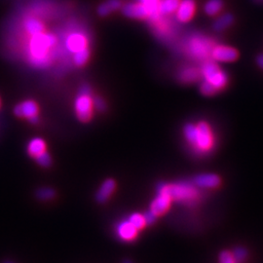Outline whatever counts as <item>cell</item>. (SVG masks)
Here are the masks:
<instances>
[{
    "mask_svg": "<svg viewBox=\"0 0 263 263\" xmlns=\"http://www.w3.org/2000/svg\"><path fill=\"white\" fill-rule=\"evenodd\" d=\"M36 195L39 199L47 201V200H50V199L54 198L55 191L53 189H51V188H41V189H39L37 191Z\"/></svg>",
    "mask_w": 263,
    "mask_h": 263,
    "instance_id": "cell-27",
    "label": "cell"
},
{
    "mask_svg": "<svg viewBox=\"0 0 263 263\" xmlns=\"http://www.w3.org/2000/svg\"><path fill=\"white\" fill-rule=\"evenodd\" d=\"M0 105H1V102H0Z\"/></svg>",
    "mask_w": 263,
    "mask_h": 263,
    "instance_id": "cell-35",
    "label": "cell"
},
{
    "mask_svg": "<svg viewBox=\"0 0 263 263\" xmlns=\"http://www.w3.org/2000/svg\"><path fill=\"white\" fill-rule=\"evenodd\" d=\"M132 263L131 262H130V261H128V260H127V261H125V262H124V263Z\"/></svg>",
    "mask_w": 263,
    "mask_h": 263,
    "instance_id": "cell-34",
    "label": "cell"
},
{
    "mask_svg": "<svg viewBox=\"0 0 263 263\" xmlns=\"http://www.w3.org/2000/svg\"><path fill=\"white\" fill-rule=\"evenodd\" d=\"M181 0H162L158 4L159 15H170L177 11Z\"/></svg>",
    "mask_w": 263,
    "mask_h": 263,
    "instance_id": "cell-19",
    "label": "cell"
},
{
    "mask_svg": "<svg viewBox=\"0 0 263 263\" xmlns=\"http://www.w3.org/2000/svg\"><path fill=\"white\" fill-rule=\"evenodd\" d=\"M222 6V0H208L205 5V12L209 16H215L221 11Z\"/></svg>",
    "mask_w": 263,
    "mask_h": 263,
    "instance_id": "cell-22",
    "label": "cell"
},
{
    "mask_svg": "<svg viewBox=\"0 0 263 263\" xmlns=\"http://www.w3.org/2000/svg\"><path fill=\"white\" fill-rule=\"evenodd\" d=\"M117 236L124 242H131L135 239L137 230L132 225L131 222L126 219L120 221L116 226Z\"/></svg>",
    "mask_w": 263,
    "mask_h": 263,
    "instance_id": "cell-13",
    "label": "cell"
},
{
    "mask_svg": "<svg viewBox=\"0 0 263 263\" xmlns=\"http://www.w3.org/2000/svg\"><path fill=\"white\" fill-rule=\"evenodd\" d=\"M143 217H144V220H145V224L151 225V224H153L155 222L157 215H155L151 210H149V211H147V212H145L143 214Z\"/></svg>",
    "mask_w": 263,
    "mask_h": 263,
    "instance_id": "cell-32",
    "label": "cell"
},
{
    "mask_svg": "<svg viewBox=\"0 0 263 263\" xmlns=\"http://www.w3.org/2000/svg\"><path fill=\"white\" fill-rule=\"evenodd\" d=\"M57 44V37L52 33H39L30 36L27 56L33 66L44 67L50 62V50Z\"/></svg>",
    "mask_w": 263,
    "mask_h": 263,
    "instance_id": "cell-1",
    "label": "cell"
},
{
    "mask_svg": "<svg viewBox=\"0 0 263 263\" xmlns=\"http://www.w3.org/2000/svg\"><path fill=\"white\" fill-rule=\"evenodd\" d=\"M65 46L67 51L73 54L80 50L88 48L87 36L82 32H78V31L71 32L66 37Z\"/></svg>",
    "mask_w": 263,
    "mask_h": 263,
    "instance_id": "cell-7",
    "label": "cell"
},
{
    "mask_svg": "<svg viewBox=\"0 0 263 263\" xmlns=\"http://www.w3.org/2000/svg\"><path fill=\"white\" fill-rule=\"evenodd\" d=\"M90 57V51L88 48L80 50L73 54V62L76 66H81L85 65Z\"/></svg>",
    "mask_w": 263,
    "mask_h": 263,
    "instance_id": "cell-24",
    "label": "cell"
},
{
    "mask_svg": "<svg viewBox=\"0 0 263 263\" xmlns=\"http://www.w3.org/2000/svg\"><path fill=\"white\" fill-rule=\"evenodd\" d=\"M219 263H237L232 253L230 252H222L219 256Z\"/></svg>",
    "mask_w": 263,
    "mask_h": 263,
    "instance_id": "cell-30",
    "label": "cell"
},
{
    "mask_svg": "<svg viewBox=\"0 0 263 263\" xmlns=\"http://www.w3.org/2000/svg\"><path fill=\"white\" fill-rule=\"evenodd\" d=\"M158 192L167 194L171 200L187 204L195 203L199 198L197 188L189 183H178L173 184H161L158 186Z\"/></svg>",
    "mask_w": 263,
    "mask_h": 263,
    "instance_id": "cell-2",
    "label": "cell"
},
{
    "mask_svg": "<svg viewBox=\"0 0 263 263\" xmlns=\"http://www.w3.org/2000/svg\"><path fill=\"white\" fill-rule=\"evenodd\" d=\"M214 145V136L211 128L206 122H200L196 125L195 139L192 143V147L198 153H208Z\"/></svg>",
    "mask_w": 263,
    "mask_h": 263,
    "instance_id": "cell-6",
    "label": "cell"
},
{
    "mask_svg": "<svg viewBox=\"0 0 263 263\" xmlns=\"http://www.w3.org/2000/svg\"></svg>",
    "mask_w": 263,
    "mask_h": 263,
    "instance_id": "cell-36",
    "label": "cell"
},
{
    "mask_svg": "<svg viewBox=\"0 0 263 263\" xmlns=\"http://www.w3.org/2000/svg\"><path fill=\"white\" fill-rule=\"evenodd\" d=\"M196 5L194 0H182L176 11L177 19L182 23H186L194 16Z\"/></svg>",
    "mask_w": 263,
    "mask_h": 263,
    "instance_id": "cell-10",
    "label": "cell"
},
{
    "mask_svg": "<svg viewBox=\"0 0 263 263\" xmlns=\"http://www.w3.org/2000/svg\"><path fill=\"white\" fill-rule=\"evenodd\" d=\"M210 57L220 63H231L238 58V52L229 46L214 45Z\"/></svg>",
    "mask_w": 263,
    "mask_h": 263,
    "instance_id": "cell-8",
    "label": "cell"
},
{
    "mask_svg": "<svg viewBox=\"0 0 263 263\" xmlns=\"http://www.w3.org/2000/svg\"><path fill=\"white\" fill-rule=\"evenodd\" d=\"M75 111L77 117L82 122H87L92 118L93 115V97L91 88L87 84H83L80 87L79 95L75 100Z\"/></svg>",
    "mask_w": 263,
    "mask_h": 263,
    "instance_id": "cell-4",
    "label": "cell"
},
{
    "mask_svg": "<svg viewBox=\"0 0 263 263\" xmlns=\"http://www.w3.org/2000/svg\"><path fill=\"white\" fill-rule=\"evenodd\" d=\"M219 178L213 174L200 175L195 179V184L201 188H215L219 185Z\"/></svg>",
    "mask_w": 263,
    "mask_h": 263,
    "instance_id": "cell-15",
    "label": "cell"
},
{
    "mask_svg": "<svg viewBox=\"0 0 263 263\" xmlns=\"http://www.w3.org/2000/svg\"><path fill=\"white\" fill-rule=\"evenodd\" d=\"M46 151L45 141L40 137L32 138L27 144V152L31 157H37L41 153Z\"/></svg>",
    "mask_w": 263,
    "mask_h": 263,
    "instance_id": "cell-18",
    "label": "cell"
},
{
    "mask_svg": "<svg viewBox=\"0 0 263 263\" xmlns=\"http://www.w3.org/2000/svg\"><path fill=\"white\" fill-rule=\"evenodd\" d=\"M125 16L133 19H147L150 18V12L142 3H129L123 7Z\"/></svg>",
    "mask_w": 263,
    "mask_h": 263,
    "instance_id": "cell-11",
    "label": "cell"
},
{
    "mask_svg": "<svg viewBox=\"0 0 263 263\" xmlns=\"http://www.w3.org/2000/svg\"><path fill=\"white\" fill-rule=\"evenodd\" d=\"M200 89H201L202 94L205 95V96H212V95H214L217 92V90L211 84H210L209 82H207L205 80L201 84Z\"/></svg>",
    "mask_w": 263,
    "mask_h": 263,
    "instance_id": "cell-26",
    "label": "cell"
},
{
    "mask_svg": "<svg viewBox=\"0 0 263 263\" xmlns=\"http://www.w3.org/2000/svg\"><path fill=\"white\" fill-rule=\"evenodd\" d=\"M214 43L211 39L203 35L191 36L185 44V51L188 56L197 61H207L211 55Z\"/></svg>",
    "mask_w": 263,
    "mask_h": 263,
    "instance_id": "cell-3",
    "label": "cell"
},
{
    "mask_svg": "<svg viewBox=\"0 0 263 263\" xmlns=\"http://www.w3.org/2000/svg\"><path fill=\"white\" fill-rule=\"evenodd\" d=\"M200 77H201V71L195 66H185L179 73V78L184 83L196 82L200 79Z\"/></svg>",
    "mask_w": 263,
    "mask_h": 263,
    "instance_id": "cell-16",
    "label": "cell"
},
{
    "mask_svg": "<svg viewBox=\"0 0 263 263\" xmlns=\"http://www.w3.org/2000/svg\"><path fill=\"white\" fill-rule=\"evenodd\" d=\"M35 160L42 167H49L51 165V157L46 151L35 157Z\"/></svg>",
    "mask_w": 263,
    "mask_h": 263,
    "instance_id": "cell-28",
    "label": "cell"
},
{
    "mask_svg": "<svg viewBox=\"0 0 263 263\" xmlns=\"http://www.w3.org/2000/svg\"><path fill=\"white\" fill-rule=\"evenodd\" d=\"M258 64H259V66H261L263 69V55H261V56L258 58Z\"/></svg>",
    "mask_w": 263,
    "mask_h": 263,
    "instance_id": "cell-33",
    "label": "cell"
},
{
    "mask_svg": "<svg viewBox=\"0 0 263 263\" xmlns=\"http://www.w3.org/2000/svg\"><path fill=\"white\" fill-rule=\"evenodd\" d=\"M233 23V17L230 14H224L221 15L219 18H217L213 24V28L217 31L224 30L228 26H230Z\"/></svg>",
    "mask_w": 263,
    "mask_h": 263,
    "instance_id": "cell-21",
    "label": "cell"
},
{
    "mask_svg": "<svg viewBox=\"0 0 263 263\" xmlns=\"http://www.w3.org/2000/svg\"><path fill=\"white\" fill-rule=\"evenodd\" d=\"M14 113L18 117L26 118L30 120L31 118L38 116V105L33 101H25L22 104L16 105L14 109Z\"/></svg>",
    "mask_w": 263,
    "mask_h": 263,
    "instance_id": "cell-9",
    "label": "cell"
},
{
    "mask_svg": "<svg viewBox=\"0 0 263 263\" xmlns=\"http://www.w3.org/2000/svg\"><path fill=\"white\" fill-rule=\"evenodd\" d=\"M128 220L131 222L132 225L136 230H139V229L143 228L144 225H146V224H145L144 217H143V214H140V213H137V212L131 214V215L129 216Z\"/></svg>",
    "mask_w": 263,
    "mask_h": 263,
    "instance_id": "cell-25",
    "label": "cell"
},
{
    "mask_svg": "<svg viewBox=\"0 0 263 263\" xmlns=\"http://www.w3.org/2000/svg\"><path fill=\"white\" fill-rule=\"evenodd\" d=\"M235 261L237 263H243L247 258V251L243 248H237L234 253H232Z\"/></svg>",
    "mask_w": 263,
    "mask_h": 263,
    "instance_id": "cell-29",
    "label": "cell"
},
{
    "mask_svg": "<svg viewBox=\"0 0 263 263\" xmlns=\"http://www.w3.org/2000/svg\"><path fill=\"white\" fill-rule=\"evenodd\" d=\"M201 76L205 81L211 84L217 91L223 89L228 81L226 73L214 62L207 60L200 68Z\"/></svg>",
    "mask_w": 263,
    "mask_h": 263,
    "instance_id": "cell-5",
    "label": "cell"
},
{
    "mask_svg": "<svg viewBox=\"0 0 263 263\" xmlns=\"http://www.w3.org/2000/svg\"><path fill=\"white\" fill-rule=\"evenodd\" d=\"M121 7V1L120 0H108L105 3H103L99 8H98V13L105 17L109 15L111 12L118 10Z\"/></svg>",
    "mask_w": 263,
    "mask_h": 263,
    "instance_id": "cell-20",
    "label": "cell"
},
{
    "mask_svg": "<svg viewBox=\"0 0 263 263\" xmlns=\"http://www.w3.org/2000/svg\"><path fill=\"white\" fill-rule=\"evenodd\" d=\"M115 189V183L113 180H106L105 182H104V184L101 185L96 198L100 203H105L106 202L111 194L113 193Z\"/></svg>",
    "mask_w": 263,
    "mask_h": 263,
    "instance_id": "cell-17",
    "label": "cell"
},
{
    "mask_svg": "<svg viewBox=\"0 0 263 263\" xmlns=\"http://www.w3.org/2000/svg\"><path fill=\"white\" fill-rule=\"evenodd\" d=\"M24 28L26 33L29 36H33L39 33L44 32V25L43 23L34 17H27L24 22Z\"/></svg>",
    "mask_w": 263,
    "mask_h": 263,
    "instance_id": "cell-14",
    "label": "cell"
},
{
    "mask_svg": "<svg viewBox=\"0 0 263 263\" xmlns=\"http://www.w3.org/2000/svg\"><path fill=\"white\" fill-rule=\"evenodd\" d=\"M171 198L169 197L167 194L163 192H158L157 197L155 198L151 205H150V210L155 214V215H161L165 213L170 206H171Z\"/></svg>",
    "mask_w": 263,
    "mask_h": 263,
    "instance_id": "cell-12",
    "label": "cell"
},
{
    "mask_svg": "<svg viewBox=\"0 0 263 263\" xmlns=\"http://www.w3.org/2000/svg\"><path fill=\"white\" fill-rule=\"evenodd\" d=\"M140 3L145 5L147 9L150 12V19L152 20H158V17L160 16L158 13V4L159 0H139Z\"/></svg>",
    "mask_w": 263,
    "mask_h": 263,
    "instance_id": "cell-23",
    "label": "cell"
},
{
    "mask_svg": "<svg viewBox=\"0 0 263 263\" xmlns=\"http://www.w3.org/2000/svg\"><path fill=\"white\" fill-rule=\"evenodd\" d=\"M93 104H94V106L96 107V109L99 111H105L106 108V105H105V101L100 97H96L95 99H93Z\"/></svg>",
    "mask_w": 263,
    "mask_h": 263,
    "instance_id": "cell-31",
    "label": "cell"
}]
</instances>
